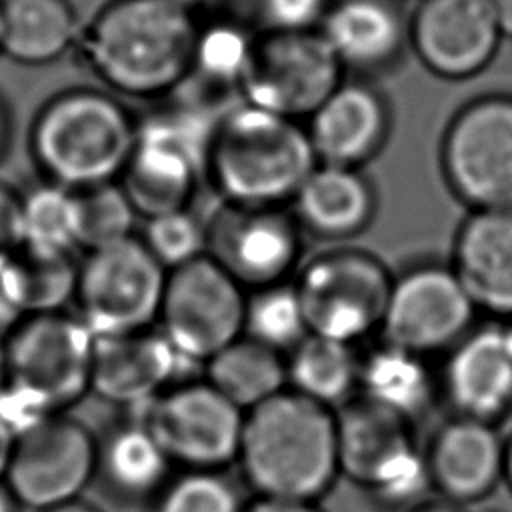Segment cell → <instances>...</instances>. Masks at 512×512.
<instances>
[{"label": "cell", "mask_w": 512, "mask_h": 512, "mask_svg": "<svg viewBox=\"0 0 512 512\" xmlns=\"http://www.w3.org/2000/svg\"><path fill=\"white\" fill-rule=\"evenodd\" d=\"M198 32L194 10L178 0H110L76 48L108 92L156 100L192 76Z\"/></svg>", "instance_id": "obj_1"}, {"label": "cell", "mask_w": 512, "mask_h": 512, "mask_svg": "<svg viewBox=\"0 0 512 512\" xmlns=\"http://www.w3.org/2000/svg\"><path fill=\"white\" fill-rule=\"evenodd\" d=\"M236 464L258 498L316 504L340 476L336 410L282 390L244 414Z\"/></svg>", "instance_id": "obj_2"}, {"label": "cell", "mask_w": 512, "mask_h": 512, "mask_svg": "<svg viewBox=\"0 0 512 512\" xmlns=\"http://www.w3.org/2000/svg\"><path fill=\"white\" fill-rule=\"evenodd\" d=\"M136 116L116 94L70 88L32 118L28 150L44 180L74 192L118 182L134 148Z\"/></svg>", "instance_id": "obj_3"}, {"label": "cell", "mask_w": 512, "mask_h": 512, "mask_svg": "<svg viewBox=\"0 0 512 512\" xmlns=\"http://www.w3.org/2000/svg\"><path fill=\"white\" fill-rule=\"evenodd\" d=\"M316 164L304 122L240 104L214 128L206 180L224 204L290 206Z\"/></svg>", "instance_id": "obj_4"}, {"label": "cell", "mask_w": 512, "mask_h": 512, "mask_svg": "<svg viewBox=\"0 0 512 512\" xmlns=\"http://www.w3.org/2000/svg\"><path fill=\"white\" fill-rule=\"evenodd\" d=\"M222 114L202 104H176L136 118L134 148L118 182L138 216L190 208L206 178L208 150Z\"/></svg>", "instance_id": "obj_5"}, {"label": "cell", "mask_w": 512, "mask_h": 512, "mask_svg": "<svg viewBox=\"0 0 512 512\" xmlns=\"http://www.w3.org/2000/svg\"><path fill=\"white\" fill-rule=\"evenodd\" d=\"M412 422L354 396L336 410L340 476L386 506H406L432 488Z\"/></svg>", "instance_id": "obj_6"}, {"label": "cell", "mask_w": 512, "mask_h": 512, "mask_svg": "<svg viewBox=\"0 0 512 512\" xmlns=\"http://www.w3.org/2000/svg\"><path fill=\"white\" fill-rule=\"evenodd\" d=\"M392 280L376 254L342 246L304 262L292 284L310 334L358 346L380 332Z\"/></svg>", "instance_id": "obj_7"}, {"label": "cell", "mask_w": 512, "mask_h": 512, "mask_svg": "<svg viewBox=\"0 0 512 512\" xmlns=\"http://www.w3.org/2000/svg\"><path fill=\"white\" fill-rule=\"evenodd\" d=\"M344 68L318 30L254 34L238 90L244 104L306 122L342 84Z\"/></svg>", "instance_id": "obj_8"}, {"label": "cell", "mask_w": 512, "mask_h": 512, "mask_svg": "<svg viewBox=\"0 0 512 512\" xmlns=\"http://www.w3.org/2000/svg\"><path fill=\"white\" fill-rule=\"evenodd\" d=\"M440 172L470 210L512 208V94L472 98L450 118Z\"/></svg>", "instance_id": "obj_9"}, {"label": "cell", "mask_w": 512, "mask_h": 512, "mask_svg": "<svg viewBox=\"0 0 512 512\" xmlns=\"http://www.w3.org/2000/svg\"><path fill=\"white\" fill-rule=\"evenodd\" d=\"M166 278L140 236L90 250L78 264V316L96 338L154 328Z\"/></svg>", "instance_id": "obj_10"}, {"label": "cell", "mask_w": 512, "mask_h": 512, "mask_svg": "<svg viewBox=\"0 0 512 512\" xmlns=\"http://www.w3.org/2000/svg\"><path fill=\"white\" fill-rule=\"evenodd\" d=\"M248 292L208 254L168 272L158 330L192 366L244 334Z\"/></svg>", "instance_id": "obj_11"}, {"label": "cell", "mask_w": 512, "mask_h": 512, "mask_svg": "<svg viewBox=\"0 0 512 512\" xmlns=\"http://www.w3.org/2000/svg\"><path fill=\"white\" fill-rule=\"evenodd\" d=\"M244 410L206 380H182L132 412L162 444L174 466L224 472L238 460Z\"/></svg>", "instance_id": "obj_12"}, {"label": "cell", "mask_w": 512, "mask_h": 512, "mask_svg": "<svg viewBox=\"0 0 512 512\" xmlns=\"http://www.w3.org/2000/svg\"><path fill=\"white\" fill-rule=\"evenodd\" d=\"M2 340L10 378L44 394L58 412L90 392L96 336L78 314H28Z\"/></svg>", "instance_id": "obj_13"}, {"label": "cell", "mask_w": 512, "mask_h": 512, "mask_svg": "<svg viewBox=\"0 0 512 512\" xmlns=\"http://www.w3.org/2000/svg\"><path fill=\"white\" fill-rule=\"evenodd\" d=\"M302 234L290 206L222 204L206 224V254L250 292L296 276Z\"/></svg>", "instance_id": "obj_14"}, {"label": "cell", "mask_w": 512, "mask_h": 512, "mask_svg": "<svg viewBox=\"0 0 512 512\" xmlns=\"http://www.w3.org/2000/svg\"><path fill=\"white\" fill-rule=\"evenodd\" d=\"M476 312L452 266L426 260L394 274L380 334L426 358L446 354L474 328Z\"/></svg>", "instance_id": "obj_15"}, {"label": "cell", "mask_w": 512, "mask_h": 512, "mask_svg": "<svg viewBox=\"0 0 512 512\" xmlns=\"http://www.w3.org/2000/svg\"><path fill=\"white\" fill-rule=\"evenodd\" d=\"M98 438L66 412L16 438L4 484L36 512L78 500L96 480Z\"/></svg>", "instance_id": "obj_16"}, {"label": "cell", "mask_w": 512, "mask_h": 512, "mask_svg": "<svg viewBox=\"0 0 512 512\" xmlns=\"http://www.w3.org/2000/svg\"><path fill=\"white\" fill-rule=\"evenodd\" d=\"M502 38L490 0H418L408 26V46L444 80L484 72Z\"/></svg>", "instance_id": "obj_17"}, {"label": "cell", "mask_w": 512, "mask_h": 512, "mask_svg": "<svg viewBox=\"0 0 512 512\" xmlns=\"http://www.w3.org/2000/svg\"><path fill=\"white\" fill-rule=\"evenodd\" d=\"M188 364L158 328L96 338L90 392L108 404L138 410L166 388L188 380Z\"/></svg>", "instance_id": "obj_18"}, {"label": "cell", "mask_w": 512, "mask_h": 512, "mask_svg": "<svg viewBox=\"0 0 512 512\" xmlns=\"http://www.w3.org/2000/svg\"><path fill=\"white\" fill-rule=\"evenodd\" d=\"M440 388L458 416L496 424L512 410V344L506 324L474 326L448 352Z\"/></svg>", "instance_id": "obj_19"}, {"label": "cell", "mask_w": 512, "mask_h": 512, "mask_svg": "<svg viewBox=\"0 0 512 512\" xmlns=\"http://www.w3.org/2000/svg\"><path fill=\"white\" fill-rule=\"evenodd\" d=\"M304 124L318 162L362 168L386 146L392 112L372 84L342 80Z\"/></svg>", "instance_id": "obj_20"}, {"label": "cell", "mask_w": 512, "mask_h": 512, "mask_svg": "<svg viewBox=\"0 0 512 512\" xmlns=\"http://www.w3.org/2000/svg\"><path fill=\"white\" fill-rule=\"evenodd\" d=\"M430 486L442 500L470 504L486 498L504 476V438L490 422L454 414L426 450Z\"/></svg>", "instance_id": "obj_21"}, {"label": "cell", "mask_w": 512, "mask_h": 512, "mask_svg": "<svg viewBox=\"0 0 512 512\" xmlns=\"http://www.w3.org/2000/svg\"><path fill=\"white\" fill-rule=\"evenodd\" d=\"M476 310L512 318V208L470 210L450 262Z\"/></svg>", "instance_id": "obj_22"}, {"label": "cell", "mask_w": 512, "mask_h": 512, "mask_svg": "<svg viewBox=\"0 0 512 512\" xmlns=\"http://www.w3.org/2000/svg\"><path fill=\"white\" fill-rule=\"evenodd\" d=\"M408 26L398 0H330L318 32L344 70L372 74L400 60Z\"/></svg>", "instance_id": "obj_23"}, {"label": "cell", "mask_w": 512, "mask_h": 512, "mask_svg": "<svg viewBox=\"0 0 512 512\" xmlns=\"http://www.w3.org/2000/svg\"><path fill=\"white\" fill-rule=\"evenodd\" d=\"M290 210L306 234L344 242L372 224L378 194L362 168L318 162L294 194Z\"/></svg>", "instance_id": "obj_24"}, {"label": "cell", "mask_w": 512, "mask_h": 512, "mask_svg": "<svg viewBox=\"0 0 512 512\" xmlns=\"http://www.w3.org/2000/svg\"><path fill=\"white\" fill-rule=\"evenodd\" d=\"M174 462L138 418L110 428L98 438L96 478L122 500L158 498L172 480Z\"/></svg>", "instance_id": "obj_25"}, {"label": "cell", "mask_w": 512, "mask_h": 512, "mask_svg": "<svg viewBox=\"0 0 512 512\" xmlns=\"http://www.w3.org/2000/svg\"><path fill=\"white\" fill-rule=\"evenodd\" d=\"M82 34L70 0H0V54L46 66L76 48Z\"/></svg>", "instance_id": "obj_26"}, {"label": "cell", "mask_w": 512, "mask_h": 512, "mask_svg": "<svg viewBox=\"0 0 512 512\" xmlns=\"http://www.w3.org/2000/svg\"><path fill=\"white\" fill-rule=\"evenodd\" d=\"M436 394L438 380L426 356L386 340L360 354L358 396L414 424L432 408Z\"/></svg>", "instance_id": "obj_27"}, {"label": "cell", "mask_w": 512, "mask_h": 512, "mask_svg": "<svg viewBox=\"0 0 512 512\" xmlns=\"http://www.w3.org/2000/svg\"><path fill=\"white\" fill-rule=\"evenodd\" d=\"M358 376L360 354L352 344L308 334L286 354L288 388L330 410L358 396Z\"/></svg>", "instance_id": "obj_28"}, {"label": "cell", "mask_w": 512, "mask_h": 512, "mask_svg": "<svg viewBox=\"0 0 512 512\" xmlns=\"http://www.w3.org/2000/svg\"><path fill=\"white\" fill-rule=\"evenodd\" d=\"M204 380L248 412L288 388L286 356L242 334L204 364Z\"/></svg>", "instance_id": "obj_29"}, {"label": "cell", "mask_w": 512, "mask_h": 512, "mask_svg": "<svg viewBox=\"0 0 512 512\" xmlns=\"http://www.w3.org/2000/svg\"><path fill=\"white\" fill-rule=\"evenodd\" d=\"M20 246L48 252L80 248L78 192L48 180L22 192Z\"/></svg>", "instance_id": "obj_30"}, {"label": "cell", "mask_w": 512, "mask_h": 512, "mask_svg": "<svg viewBox=\"0 0 512 512\" xmlns=\"http://www.w3.org/2000/svg\"><path fill=\"white\" fill-rule=\"evenodd\" d=\"M308 334L292 280L248 292L244 336L286 356Z\"/></svg>", "instance_id": "obj_31"}, {"label": "cell", "mask_w": 512, "mask_h": 512, "mask_svg": "<svg viewBox=\"0 0 512 512\" xmlns=\"http://www.w3.org/2000/svg\"><path fill=\"white\" fill-rule=\"evenodd\" d=\"M26 314L64 312L76 298L78 264L72 252H48L28 246L14 250Z\"/></svg>", "instance_id": "obj_32"}, {"label": "cell", "mask_w": 512, "mask_h": 512, "mask_svg": "<svg viewBox=\"0 0 512 512\" xmlns=\"http://www.w3.org/2000/svg\"><path fill=\"white\" fill-rule=\"evenodd\" d=\"M138 212L120 182L78 192V242L86 252L134 236Z\"/></svg>", "instance_id": "obj_33"}, {"label": "cell", "mask_w": 512, "mask_h": 512, "mask_svg": "<svg viewBox=\"0 0 512 512\" xmlns=\"http://www.w3.org/2000/svg\"><path fill=\"white\" fill-rule=\"evenodd\" d=\"M140 240L168 272L204 256L208 248L206 224L190 208L146 218Z\"/></svg>", "instance_id": "obj_34"}, {"label": "cell", "mask_w": 512, "mask_h": 512, "mask_svg": "<svg viewBox=\"0 0 512 512\" xmlns=\"http://www.w3.org/2000/svg\"><path fill=\"white\" fill-rule=\"evenodd\" d=\"M252 38L254 34H248L234 22L200 26L194 52V72L212 84H230L238 88Z\"/></svg>", "instance_id": "obj_35"}, {"label": "cell", "mask_w": 512, "mask_h": 512, "mask_svg": "<svg viewBox=\"0 0 512 512\" xmlns=\"http://www.w3.org/2000/svg\"><path fill=\"white\" fill-rule=\"evenodd\" d=\"M238 490L224 472L184 470L156 498V512H242Z\"/></svg>", "instance_id": "obj_36"}, {"label": "cell", "mask_w": 512, "mask_h": 512, "mask_svg": "<svg viewBox=\"0 0 512 512\" xmlns=\"http://www.w3.org/2000/svg\"><path fill=\"white\" fill-rule=\"evenodd\" d=\"M56 414L62 412L44 394L22 382L8 378L0 390V422L14 438L24 436Z\"/></svg>", "instance_id": "obj_37"}, {"label": "cell", "mask_w": 512, "mask_h": 512, "mask_svg": "<svg viewBox=\"0 0 512 512\" xmlns=\"http://www.w3.org/2000/svg\"><path fill=\"white\" fill-rule=\"evenodd\" d=\"M330 0H260L268 30L308 32L318 30Z\"/></svg>", "instance_id": "obj_38"}, {"label": "cell", "mask_w": 512, "mask_h": 512, "mask_svg": "<svg viewBox=\"0 0 512 512\" xmlns=\"http://www.w3.org/2000/svg\"><path fill=\"white\" fill-rule=\"evenodd\" d=\"M24 316L28 314L14 252L0 254V338H4Z\"/></svg>", "instance_id": "obj_39"}, {"label": "cell", "mask_w": 512, "mask_h": 512, "mask_svg": "<svg viewBox=\"0 0 512 512\" xmlns=\"http://www.w3.org/2000/svg\"><path fill=\"white\" fill-rule=\"evenodd\" d=\"M20 204L22 192L0 180V254L14 252L20 246Z\"/></svg>", "instance_id": "obj_40"}, {"label": "cell", "mask_w": 512, "mask_h": 512, "mask_svg": "<svg viewBox=\"0 0 512 512\" xmlns=\"http://www.w3.org/2000/svg\"><path fill=\"white\" fill-rule=\"evenodd\" d=\"M242 512H320L316 504L310 502H288V500H272V498H256L246 504Z\"/></svg>", "instance_id": "obj_41"}, {"label": "cell", "mask_w": 512, "mask_h": 512, "mask_svg": "<svg viewBox=\"0 0 512 512\" xmlns=\"http://www.w3.org/2000/svg\"><path fill=\"white\" fill-rule=\"evenodd\" d=\"M12 134H14V124H12V114L6 104V100L0 96V160L8 154L10 144H12Z\"/></svg>", "instance_id": "obj_42"}, {"label": "cell", "mask_w": 512, "mask_h": 512, "mask_svg": "<svg viewBox=\"0 0 512 512\" xmlns=\"http://www.w3.org/2000/svg\"><path fill=\"white\" fill-rule=\"evenodd\" d=\"M500 32L504 38L512 40V0H490Z\"/></svg>", "instance_id": "obj_43"}, {"label": "cell", "mask_w": 512, "mask_h": 512, "mask_svg": "<svg viewBox=\"0 0 512 512\" xmlns=\"http://www.w3.org/2000/svg\"><path fill=\"white\" fill-rule=\"evenodd\" d=\"M14 442H16V438H14V436L4 428V424L0 422V484H2L4 478H6L8 464H10L12 450H14Z\"/></svg>", "instance_id": "obj_44"}, {"label": "cell", "mask_w": 512, "mask_h": 512, "mask_svg": "<svg viewBox=\"0 0 512 512\" xmlns=\"http://www.w3.org/2000/svg\"><path fill=\"white\" fill-rule=\"evenodd\" d=\"M410 512H466L460 504L440 500V502H428V504H418Z\"/></svg>", "instance_id": "obj_45"}, {"label": "cell", "mask_w": 512, "mask_h": 512, "mask_svg": "<svg viewBox=\"0 0 512 512\" xmlns=\"http://www.w3.org/2000/svg\"><path fill=\"white\" fill-rule=\"evenodd\" d=\"M42 512H100V510L78 498V500L60 504V506H54V508H48V510H42Z\"/></svg>", "instance_id": "obj_46"}, {"label": "cell", "mask_w": 512, "mask_h": 512, "mask_svg": "<svg viewBox=\"0 0 512 512\" xmlns=\"http://www.w3.org/2000/svg\"><path fill=\"white\" fill-rule=\"evenodd\" d=\"M20 502L16 496L8 490V486L2 482L0 484V512H20Z\"/></svg>", "instance_id": "obj_47"}, {"label": "cell", "mask_w": 512, "mask_h": 512, "mask_svg": "<svg viewBox=\"0 0 512 512\" xmlns=\"http://www.w3.org/2000/svg\"><path fill=\"white\" fill-rule=\"evenodd\" d=\"M502 480L512 490V434L508 438H504V476H502Z\"/></svg>", "instance_id": "obj_48"}, {"label": "cell", "mask_w": 512, "mask_h": 512, "mask_svg": "<svg viewBox=\"0 0 512 512\" xmlns=\"http://www.w3.org/2000/svg\"><path fill=\"white\" fill-rule=\"evenodd\" d=\"M10 372H8V358H6V348H4V340L0 338V390L4 388V384L8 382Z\"/></svg>", "instance_id": "obj_49"}, {"label": "cell", "mask_w": 512, "mask_h": 512, "mask_svg": "<svg viewBox=\"0 0 512 512\" xmlns=\"http://www.w3.org/2000/svg\"><path fill=\"white\" fill-rule=\"evenodd\" d=\"M178 2H182L184 6H188L190 10H200V8H214V6H218V4H222V2H226V0H178Z\"/></svg>", "instance_id": "obj_50"}, {"label": "cell", "mask_w": 512, "mask_h": 512, "mask_svg": "<svg viewBox=\"0 0 512 512\" xmlns=\"http://www.w3.org/2000/svg\"><path fill=\"white\" fill-rule=\"evenodd\" d=\"M506 330H508V338H510V344H512V318L506 322Z\"/></svg>", "instance_id": "obj_51"}, {"label": "cell", "mask_w": 512, "mask_h": 512, "mask_svg": "<svg viewBox=\"0 0 512 512\" xmlns=\"http://www.w3.org/2000/svg\"><path fill=\"white\" fill-rule=\"evenodd\" d=\"M482 512H500V510H482Z\"/></svg>", "instance_id": "obj_52"}]
</instances>
